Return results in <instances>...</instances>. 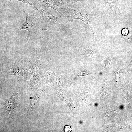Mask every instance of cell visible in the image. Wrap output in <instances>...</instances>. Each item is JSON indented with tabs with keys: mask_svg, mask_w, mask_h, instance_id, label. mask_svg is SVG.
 Here are the masks:
<instances>
[{
	"mask_svg": "<svg viewBox=\"0 0 132 132\" xmlns=\"http://www.w3.org/2000/svg\"><path fill=\"white\" fill-rule=\"evenodd\" d=\"M40 12V17L42 18L47 24L50 26H55L62 22V18L54 16L51 13L43 8L39 10L37 9Z\"/></svg>",
	"mask_w": 132,
	"mask_h": 132,
	"instance_id": "52a82bcc",
	"label": "cell"
},
{
	"mask_svg": "<svg viewBox=\"0 0 132 132\" xmlns=\"http://www.w3.org/2000/svg\"><path fill=\"white\" fill-rule=\"evenodd\" d=\"M77 13L74 15L72 14L71 16V21H72L74 19H79L82 21L87 24L90 28L93 34L94 35V30L89 21L88 16L89 15V12L87 11H77Z\"/></svg>",
	"mask_w": 132,
	"mask_h": 132,
	"instance_id": "ba28073f",
	"label": "cell"
},
{
	"mask_svg": "<svg viewBox=\"0 0 132 132\" xmlns=\"http://www.w3.org/2000/svg\"><path fill=\"white\" fill-rule=\"evenodd\" d=\"M36 3L42 8L49 7L57 11L63 17L70 21H71L72 12L78 11L63 5L56 0H38Z\"/></svg>",
	"mask_w": 132,
	"mask_h": 132,
	"instance_id": "277c9868",
	"label": "cell"
},
{
	"mask_svg": "<svg viewBox=\"0 0 132 132\" xmlns=\"http://www.w3.org/2000/svg\"><path fill=\"white\" fill-rule=\"evenodd\" d=\"M28 90L24 97L23 112L30 118L38 111L41 94L37 89Z\"/></svg>",
	"mask_w": 132,
	"mask_h": 132,
	"instance_id": "7a4b0ae2",
	"label": "cell"
},
{
	"mask_svg": "<svg viewBox=\"0 0 132 132\" xmlns=\"http://www.w3.org/2000/svg\"><path fill=\"white\" fill-rule=\"evenodd\" d=\"M34 72L33 65L27 67V68L23 74V76L27 81V86L29 84L30 79L33 75Z\"/></svg>",
	"mask_w": 132,
	"mask_h": 132,
	"instance_id": "9c48e42d",
	"label": "cell"
},
{
	"mask_svg": "<svg viewBox=\"0 0 132 132\" xmlns=\"http://www.w3.org/2000/svg\"><path fill=\"white\" fill-rule=\"evenodd\" d=\"M121 68V66H120L118 67L115 69L114 71L115 75V78L116 80H117L118 77V76L119 74L120 70Z\"/></svg>",
	"mask_w": 132,
	"mask_h": 132,
	"instance_id": "7c38bea8",
	"label": "cell"
},
{
	"mask_svg": "<svg viewBox=\"0 0 132 132\" xmlns=\"http://www.w3.org/2000/svg\"><path fill=\"white\" fill-rule=\"evenodd\" d=\"M20 78L17 79L16 86L12 95L0 102L1 108L7 119L13 121L18 120L22 111L23 112L24 92L25 87Z\"/></svg>",
	"mask_w": 132,
	"mask_h": 132,
	"instance_id": "6da1fadb",
	"label": "cell"
},
{
	"mask_svg": "<svg viewBox=\"0 0 132 132\" xmlns=\"http://www.w3.org/2000/svg\"><path fill=\"white\" fill-rule=\"evenodd\" d=\"M129 33L128 29L126 28H123L121 31V33L122 35L124 36H127Z\"/></svg>",
	"mask_w": 132,
	"mask_h": 132,
	"instance_id": "8fae6325",
	"label": "cell"
},
{
	"mask_svg": "<svg viewBox=\"0 0 132 132\" xmlns=\"http://www.w3.org/2000/svg\"><path fill=\"white\" fill-rule=\"evenodd\" d=\"M9 1H11L12 0H8ZM20 1L24 3H25L30 5H31L33 6L35 8L36 7L35 5L36 4V1H35L33 0H16Z\"/></svg>",
	"mask_w": 132,
	"mask_h": 132,
	"instance_id": "30bf717a",
	"label": "cell"
},
{
	"mask_svg": "<svg viewBox=\"0 0 132 132\" xmlns=\"http://www.w3.org/2000/svg\"><path fill=\"white\" fill-rule=\"evenodd\" d=\"M22 11L26 15V20L24 22L20 25L18 30L25 29L28 31V34L26 38L27 41L31 36L34 35L36 32L37 28L35 22L40 16V14L38 10L37 11L34 9H22Z\"/></svg>",
	"mask_w": 132,
	"mask_h": 132,
	"instance_id": "3957f363",
	"label": "cell"
},
{
	"mask_svg": "<svg viewBox=\"0 0 132 132\" xmlns=\"http://www.w3.org/2000/svg\"><path fill=\"white\" fill-rule=\"evenodd\" d=\"M70 126H65L64 128V131L66 132H70L71 131Z\"/></svg>",
	"mask_w": 132,
	"mask_h": 132,
	"instance_id": "5bb4252c",
	"label": "cell"
},
{
	"mask_svg": "<svg viewBox=\"0 0 132 132\" xmlns=\"http://www.w3.org/2000/svg\"><path fill=\"white\" fill-rule=\"evenodd\" d=\"M33 66L34 73L28 87V89L31 90L37 89L47 83L48 77L45 69L39 67L36 64Z\"/></svg>",
	"mask_w": 132,
	"mask_h": 132,
	"instance_id": "5b68a950",
	"label": "cell"
},
{
	"mask_svg": "<svg viewBox=\"0 0 132 132\" xmlns=\"http://www.w3.org/2000/svg\"><path fill=\"white\" fill-rule=\"evenodd\" d=\"M27 67L17 64L7 65L5 67V75L13 76L18 79L20 76H22Z\"/></svg>",
	"mask_w": 132,
	"mask_h": 132,
	"instance_id": "8992f818",
	"label": "cell"
},
{
	"mask_svg": "<svg viewBox=\"0 0 132 132\" xmlns=\"http://www.w3.org/2000/svg\"><path fill=\"white\" fill-rule=\"evenodd\" d=\"M88 73L86 72L83 71L79 73H78L77 74V76H86L88 75Z\"/></svg>",
	"mask_w": 132,
	"mask_h": 132,
	"instance_id": "4fadbf2b",
	"label": "cell"
},
{
	"mask_svg": "<svg viewBox=\"0 0 132 132\" xmlns=\"http://www.w3.org/2000/svg\"><path fill=\"white\" fill-rule=\"evenodd\" d=\"M71 1V4H73L74 3L78 1H80L81 2H84L88 0H68Z\"/></svg>",
	"mask_w": 132,
	"mask_h": 132,
	"instance_id": "9a60e30c",
	"label": "cell"
}]
</instances>
